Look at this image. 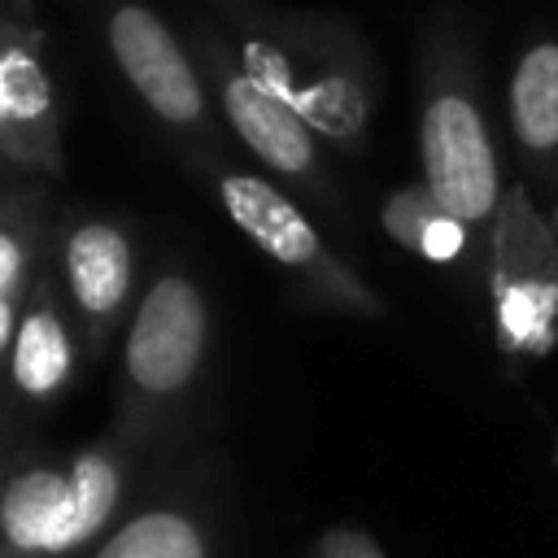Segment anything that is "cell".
Here are the masks:
<instances>
[{
  "label": "cell",
  "instance_id": "obj_1",
  "mask_svg": "<svg viewBox=\"0 0 558 558\" xmlns=\"http://www.w3.org/2000/svg\"><path fill=\"white\" fill-rule=\"evenodd\" d=\"M122 466L87 449L65 466H17L0 484V558H65L83 549L118 510Z\"/></svg>",
  "mask_w": 558,
  "mask_h": 558
},
{
  "label": "cell",
  "instance_id": "obj_2",
  "mask_svg": "<svg viewBox=\"0 0 558 558\" xmlns=\"http://www.w3.org/2000/svg\"><path fill=\"white\" fill-rule=\"evenodd\" d=\"M423 192L458 227H480L501 201L497 153L475 96L462 87H432L418 122Z\"/></svg>",
  "mask_w": 558,
  "mask_h": 558
},
{
  "label": "cell",
  "instance_id": "obj_3",
  "mask_svg": "<svg viewBox=\"0 0 558 558\" xmlns=\"http://www.w3.org/2000/svg\"><path fill=\"white\" fill-rule=\"evenodd\" d=\"M218 201H222L227 218L266 257H275L288 270L314 275V283L336 301H349L357 310H375V296L362 283H353V275L336 257H327L310 218L275 183H266L262 174H248V170H231V174H218Z\"/></svg>",
  "mask_w": 558,
  "mask_h": 558
},
{
  "label": "cell",
  "instance_id": "obj_4",
  "mask_svg": "<svg viewBox=\"0 0 558 558\" xmlns=\"http://www.w3.org/2000/svg\"><path fill=\"white\" fill-rule=\"evenodd\" d=\"M205 296L187 275H161L148 283L126 331V379L148 397H170L192 384L205 357Z\"/></svg>",
  "mask_w": 558,
  "mask_h": 558
},
{
  "label": "cell",
  "instance_id": "obj_5",
  "mask_svg": "<svg viewBox=\"0 0 558 558\" xmlns=\"http://www.w3.org/2000/svg\"><path fill=\"white\" fill-rule=\"evenodd\" d=\"M109 52L122 70V78L135 87V96L166 122V126H192L205 118V92L201 78L170 35V26L144 9V4H118L105 26Z\"/></svg>",
  "mask_w": 558,
  "mask_h": 558
},
{
  "label": "cell",
  "instance_id": "obj_6",
  "mask_svg": "<svg viewBox=\"0 0 558 558\" xmlns=\"http://www.w3.org/2000/svg\"><path fill=\"white\" fill-rule=\"evenodd\" d=\"M0 118L9 131V161L57 174V96L31 35L0 26Z\"/></svg>",
  "mask_w": 558,
  "mask_h": 558
},
{
  "label": "cell",
  "instance_id": "obj_7",
  "mask_svg": "<svg viewBox=\"0 0 558 558\" xmlns=\"http://www.w3.org/2000/svg\"><path fill=\"white\" fill-rule=\"evenodd\" d=\"M218 92L231 126L240 140L262 157V166L279 174H314V131L301 122L296 109H288L275 92H266L244 65L218 70Z\"/></svg>",
  "mask_w": 558,
  "mask_h": 558
},
{
  "label": "cell",
  "instance_id": "obj_8",
  "mask_svg": "<svg viewBox=\"0 0 558 558\" xmlns=\"http://www.w3.org/2000/svg\"><path fill=\"white\" fill-rule=\"evenodd\" d=\"M131 240L113 222H78L65 240V283L83 318L109 323L131 296Z\"/></svg>",
  "mask_w": 558,
  "mask_h": 558
},
{
  "label": "cell",
  "instance_id": "obj_9",
  "mask_svg": "<svg viewBox=\"0 0 558 558\" xmlns=\"http://www.w3.org/2000/svg\"><path fill=\"white\" fill-rule=\"evenodd\" d=\"M70 371H74L70 331H65L61 310L48 296V288H39L31 296V305L22 310V323H17V336H13V349H9L13 388L31 401H48L65 388Z\"/></svg>",
  "mask_w": 558,
  "mask_h": 558
},
{
  "label": "cell",
  "instance_id": "obj_10",
  "mask_svg": "<svg viewBox=\"0 0 558 558\" xmlns=\"http://www.w3.org/2000/svg\"><path fill=\"white\" fill-rule=\"evenodd\" d=\"M510 122L527 153L558 148V39H536L510 78Z\"/></svg>",
  "mask_w": 558,
  "mask_h": 558
},
{
  "label": "cell",
  "instance_id": "obj_11",
  "mask_svg": "<svg viewBox=\"0 0 558 558\" xmlns=\"http://www.w3.org/2000/svg\"><path fill=\"white\" fill-rule=\"evenodd\" d=\"M92 558H209V549L192 514L161 506L126 519Z\"/></svg>",
  "mask_w": 558,
  "mask_h": 558
},
{
  "label": "cell",
  "instance_id": "obj_12",
  "mask_svg": "<svg viewBox=\"0 0 558 558\" xmlns=\"http://www.w3.org/2000/svg\"><path fill=\"white\" fill-rule=\"evenodd\" d=\"M388 231L427 257H453L462 248V227L418 192H401L388 201Z\"/></svg>",
  "mask_w": 558,
  "mask_h": 558
},
{
  "label": "cell",
  "instance_id": "obj_13",
  "mask_svg": "<svg viewBox=\"0 0 558 558\" xmlns=\"http://www.w3.org/2000/svg\"><path fill=\"white\" fill-rule=\"evenodd\" d=\"M31 244H35L31 227H26L22 218L4 214V218H0V292L22 288L26 266H31Z\"/></svg>",
  "mask_w": 558,
  "mask_h": 558
},
{
  "label": "cell",
  "instance_id": "obj_14",
  "mask_svg": "<svg viewBox=\"0 0 558 558\" xmlns=\"http://www.w3.org/2000/svg\"><path fill=\"white\" fill-rule=\"evenodd\" d=\"M22 314V288H13V292H0V353H9L13 349V336H17V318Z\"/></svg>",
  "mask_w": 558,
  "mask_h": 558
},
{
  "label": "cell",
  "instance_id": "obj_15",
  "mask_svg": "<svg viewBox=\"0 0 558 558\" xmlns=\"http://www.w3.org/2000/svg\"><path fill=\"white\" fill-rule=\"evenodd\" d=\"M0 153L9 157V131H4V118H0Z\"/></svg>",
  "mask_w": 558,
  "mask_h": 558
}]
</instances>
